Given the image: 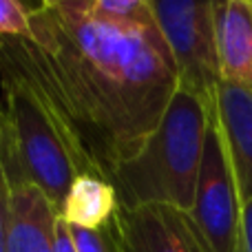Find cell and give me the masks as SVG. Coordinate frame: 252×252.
Instances as JSON below:
<instances>
[{
  "mask_svg": "<svg viewBox=\"0 0 252 252\" xmlns=\"http://www.w3.org/2000/svg\"><path fill=\"white\" fill-rule=\"evenodd\" d=\"M31 33L0 40V71L40 97L82 175L111 182L164 118L179 89L155 18L115 20L93 0L31 7Z\"/></svg>",
  "mask_w": 252,
  "mask_h": 252,
  "instance_id": "cell-1",
  "label": "cell"
},
{
  "mask_svg": "<svg viewBox=\"0 0 252 252\" xmlns=\"http://www.w3.org/2000/svg\"><path fill=\"white\" fill-rule=\"evenodd\" d=\"M210 111L199 97L177 89L157 128L111 177L118 208L161 204L190 213Z\"/></svg>",
  "mask_w": 252,
  "mask_h": 252,
  "instance_id": "cell-2",
  "label": "cell"
},
{
  "mask_svg": "<svg viewBox=\"0 0 252 252\" xmlns=\"http://www.w3.org/2000/svg\"><path fill=\"white\" fill-rule=\"evenodd\" d=\"M0 82L9 122V142L0 161L9 182L33 184L60 213L71 184L82 170L51 113L29 84L7 71H0Z\"/></svg>",
  "mask_w": 252,
  "mask_h": 252,
  "instance_id": "cell-3",
  "label": "cell"
},
{
  "mask_svg": "<svg viewBox=\"0 0 252 252\" xmlns=\"http://www.w3.org/2000/svg\"><path fill=\"white\" fill-rule=\"evenodd\" d=\"M155 25L164 35L177 69L179 89L215 109L221 84L215 2L195 0H148Z\"/></svg>",
  "mask_w": 252,
  "mask_h": 252,
  "instance_id": "cell-4",
  "label": "cell"
},
{
  "mask_svg": "<svg viewBox=\"0 0 252 252\" xmlns=\"http://www.w3.org/2000/svg\"><path fill=\"white\" fill-rule=\"evenodd\" d=\"M241 208L237 179L226 151L221 128L215 109L210 111V124L206 133L204 157L197 177L195 201L190 217L201 230L213 252H235L241 228Z\"/></svg>",
  "mask_w": 252,
  "mask_h": 252,
  "instance_id": "cell-5",
  "label": "cell"
},
{
  "mask_svg": "<svg viewBox=\"0 0 252 252\" xmlns=\"http://www.w3.org/2000/svg\"><path fill=\"white\" fill-rule=\"evenodd\" d=\"M122 252H213L190 213L173 206H139L115 210Z\"/></svg>",
  "mask_w": 252,
  "mask_h": 252,
  "instance_id": "cell-6",
  "label": "cell"
},
{
  "mask_svg": "<svg viewBox=\"0 0 252 252\" xmlns=\"http://www.w3.org/2000/svg\"><path fill=\"white\" fill-rule=\"evenodd\" d=\"M215 113L221 128L241 201H252V89L221 82Z\"/></svg>",
  "mask_w": 252,
  "mask_h": 252,
  "instance_id": "cell-7",
  "label": "cell"
},
{
  "mask_svg": "<svg viewBox=\"0 0 252 252\" xmlns=\"http://www.w3.org/2000/svg\"><path fill=\"white\" fill-rule=\"evenodd\" d=\"M221 82L252 89V0H215Z\"/></svg>",
  "mask_w": 252,
  "mask_h": 252,
  "instance_id": "cell-8",
  "label": "cell"
},
{
  "mask_svg": "<svg viewBox=\"0 0 252 252\" xmlns=\"http://www.w3.org/2000/svg\"><path fill=\"white\" fill-rule=\"evenodd\" d=\"M58 210L29 182L11 184V223L7 252H56Z\"/></svg>",
  "mask_w": 252,
  "mask_h": 252,
  "instance_id": "cell-9",
  "label": "cell"
},
{
  "mask_svg": "<svg viewBox=\"0 0 252 252\" xmlns=\"http://www.w3.org/2000/svg\"><path fill=\"white\" fill-rule=\"evenodd\" d=\"M115 210H118V195L113 184L100 175H78L58 215L69 226L97 230L113 221Z\"/></svg>",
  "mask_w": 252,
  "mask_h": 252,
  "instance_id": "cell-10",
  "label": "cell"
},
{
  "mask_svg": "<svg viewBox=\"0 0 252 252\" xmlns=\"http://www.w3.org/2000/svg\"><path fill=\"white\" fill-rule=\"evenodd\" d=\"M31 7L18 0H0V40H25L31 33Z\"/></svg>",
  "mask_w": 252,
  "mask_h": 252,
  "instance_id": "cell-11",
  "label": "cell"
},
{
  "mask_svg": "<svg viewBox=\"0 0 252 252\" xmlns=\"http://www.w3.org/2000/svg\"><path fill=\"white\" fill-rule=\"evenodd\" d=\"M69 228L78 252H122L115 221H111L104 228H97V230H89V228H78V226H69Z\"/></svg>",
  "mask_w": 252,
  "mask_h": 252,
  "instance_id": "cell-12",
  "label": "cell"
},
{
  "mask_svg": "<svg viewBox=\"0 0 252 252\" xmlns=\"http://www.w3.org/2000/svg\"><path fill=\"white\" fill-rule=\"evenodd\" d=\"M9 223H11V182L0 161V252H7Z\"/></svg>",
  "mask_w": 252,
  "mask_h": 252,
  "instance_id": "cell-13",
  "label": "cell"
},
{
  "mask_svg": "<svg viewBox=\"0 0 252 252\" xmlns=\"http://www.w3.org/2000/svg\"><path fill=\"white\" fill-rule=\"evenodd\" d=\"M235 252H252V201H246L241 208V228Z\"/></svg>",
  "mask_w": 252,
  "mask_h": 252,
  "instance_id": "cell-14",
  "label": "cell"
},
{
  "mask_svg": "<svg viewBox=\"0 0 252 252\" xmlns=\"http://www.w3.org/2000/svg\"><path fill=\"white\" fill-rule=\"evenodd\" d=\"M56 252H78L69 223H66L60 215H58V219H56Z\"/></svg>",
  "mask_w": 252,
  "mask_h": 252,
  "instance_id": "cell-15",
  "label": "cell"
},
{
  "mask_svg": "<svg viewBox=\"0 0 252 252\" xmlns=\"http://www.w3.org/2000/svg\"><path fill=\"white\" fill-rule=\"evenodd\" d=\"M7 142H9V122H7V113L0 109V157H2Z\"/></svg>",
  "mask_w": 252,
  "mask_h": 252,
  "instance_id": "cell-16",
  "label": "cell"
}]
</instances>
